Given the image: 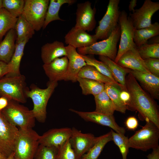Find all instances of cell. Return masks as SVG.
I'll use <instances>...</instances> for the list:
<instances>
[{
  "instance_id": "18",
  "label": "cell",
  "mask_w": 159,
  "mask_h": 159,
  "mask_svg": "<svg viewBox=\"0 0 159 159\" xmlns=\"http://www.w3.org/2000/svg\"><path fill=\"white\" fill-rule=\"evenodd\" d=\"M65 42L76 48L90 46L97 42V39L94 35H91L82 29L73 27L64 37Z\"/></svg>"
},
{
  "instance_id": "31",
  "label": "cell",
  "mask_w": 159,
  "mask_h": 159,
  "mask_svg": "<svg viewBox=\"0 0 159 159\" xmlns=\"http://www.w3.org/2000/svg\"><path fill=\"white\" fill-rule=\"evenodd\" d=\"M78 77L91 79L104 83H113L118 85L121 88L125 90L120 84H117L107 76L104 75L95 67L87 65L83 67L79 72Z\"/></svg>"
},
{
  "instance_id": "8",
  "label": "cell",
  "mask_w": 159,
  "mask_h": 159,
  "mask_svg": "<svg viewBox=\"0 0 159 159\" xmlns=\"http://www.w3.org/2000/svg\"><path fill=\"white\" fill-rule=\"evenodd\" d=\"M49 2V0H25L21 15L35 31L43 28Z\"/></svg>"
},
{
  "instance_id": "25",
  "label": "cell",
  "mask_w": 159,
  "mask_h": 159,
  "mask_svg": "<svg viewBox=\"0 0 159 159\" xmlns=\"http://www.w3.org/2000/svg\"><path fill=\"white\" fill-rule=\"evenodd\" d=\"M100 61L104 63L111 72L115 81L121 85L127 91L125 84V77L129 73V69L123 67L108 57L99 56Z\"/></svg>"
},
{
  "instance_id": "48",
  "label": "cell",
  "mask_w": 159,
  "mask_h": 159,
  "mask_svg": "<svg viewBox=\"0 0 159 159\" xmlns=\"http://www.w3.org/2000/svg\"><path fill=\"white\" fill-rule=\"evenodd\" d=\"M7 158L0 151V159H6Z\"/></svg>"
},
{
  "instance_id": "45",
  "label": "cell",
  "mask_w": 159,
  "mask_h": 159,
  "mask_svg": "<svg viewBox=\"0 0 159 159\" xmlns=\"http://www.w3.org/2000/svg\"><path fill=\"white\" fill-rule=\"evenodd\" d=\"M152 149V153L147 156L148 159H159V146Z\"/></svg>"
},
{
  "instance_id": "41",
  "label": "cell",
  "mask_w": 159,
  "mask_h": 159,
  "mask_svg": "<svg viewBox=\"0 0 159 159\" xmlns=\"http://www.w3.org/2000/svg\"><path fill=\"white\" fill-rule=\"evenodd\" d=\"M144 60L149 72L153 75L159 77V59L149 58Z\"/></svg>"
},
{
  "instance_id": "43",
  "label": "cell",
  "mask_w": 159,
  "mask_h": 159,
  "mask_svg": "<svg viewBox=\"0 0 159 159\" xmlns=\"http://www.w3.org/2000/svg\"><path fill=\"white\" fill-rule=\"evenodd\" d=\"M10 72L11 69L9 64L0 61V79L9 73Z\"/></svg>"
},
{
  "instance_id": "33",
  "label": "cell",
  "mask_w": 159,
  "mask_h": 159,
  "mask_svg": "<svg viewBox=\"0 0 159 159\" xmlns=\"http://www.w3.org/2000/svg\"><path fill=\"white\" fill-rule=\"evenodd\" d=\"M112 141V138L111 131L98 137L96 142L80 159H98L105 145Z\"/></svg>"
},
{
  "instance_id": "29",
  "label": "cell",
  "mask_w": 159,
  "mask_h": 159,
  "mask_svg": "<svg viewBox=\"0 0 159 159\" xmlns=\"http://www.w3.org/2000/svg\"><path fill=\"white\" fill-rule=\"evenodd\" d=\"M14 29L16 35V43L26 38H31L35 33L32 26L21 15L18 17Z\"/></svg>"
},
{
  "instance_id": "21",
  "label": "cell",
  "mask_w": 159,
  "mask_h": 159,
  "mask_svg": "<svg viewBox=\"0 0 159 159\" xmlns=\"http://www.w3.org/2000/svg\"><path fill=\"white\" fill-rule=\"evenodd\" d=\"M131 74L141 84L154 98H159V77L151 73H147L129 69Z\"/></svg>"
},
{
  "instance_id": "50",
  "label": "cell",
  "mask_w": 159,
  "mask_h": 159,
  "mask_svg": "<svg viewBox=\"0 0 159 159\" xmlns=\"http://www.w3.org/2000/svg\"><path fill=\"white\" fill-rule=\"evenodd\" d=\"M3 8V4H2V0H0V9Z\"/></svg>"
},
{
  "instance_id": "36",
  "label": "cell",
  "mask_w": 159,
  "mask_h": 159,
  "mask_svg": "<svg viewBox=\"0 0 159 159\" xmlns=\"http://www.w3.org/2000/svg\"><path fill=\"white\" fill-rule=\"evenodd\" d=\"M24 3V0H2L3 8L17 18L21 15Z\"/></svg>"
},
{
  "instance_id": "30",
  "label": "cell",
  "mask_w": 159,
  "mask_h": 159,
  "mask_svg": "<svg viewBox=\"0 0 159 159\" xmlns=\"http://www.w3.org/2000/svg\"><path fill=\"white\" fill-rule=\"evenodd\" d=\"M96 104L95 111L108 115H113L115 109L114 105L104 90L94 96Z\"/></svg>"
},
{
  "instance_id": "32",
  "label": "cell",
  "mask_w": 159,
  "mask_h": 159,
  "mask_svg": "<svg viewBox=\"0 0 159 159\" xmlns=\"http://www.w3.org/2000/svg\"><path fill=\"white\" fill-rule=\"evenodd\" d=\"M77 81L81 87L82 93L85 95H96L105 90V84L95 80L77 77Z\"/></svg>"
},
{
  "instance_id": "27",
  "label": "cell",
  "mask_w": 159,
  "mask_h": 159,
  "mask_svg": "<svg viewBox=\"0 0 159 159\" xmlns=\"http://www.w3.org/2000/svg\"><path fill=\"white\" fill-rule=\"evenodd\" d=\"M75 0H50L48 6L44 24L42 28L45 29L51 22L55 20L63 21L59 16V12L61 6L65 4L72 5Z\"/></svg>"
},
{
  "instance_id": "51",
  "label": "cell",
  "mask_w": 159,
  "mask_h": 159,
  "mask_svg": "<svg viewBox=\"0 0 159 159\" xmlns=\"http://www.w3.org/2000/svg\"><path fill=\"white\" fill-rule=\"evenodd\" d=\"M1 112H0V114H1Z\"/></svg>"
},
{
  "instance_id": "39",
  "label": "cell",
  "mask_w": 159,
  "mask_h": 159,
  "mask_svg": "<svg viewBox=\"0 0 159 159\" xmlns=\"http://www.w3.org/2000/svg\"><path fill=\"white\" fill-rule=\"evenodd\" d=\"M58 148L39 145L35 159H57Z\"/></svg>"
},
{
  "instance_id": "16",
  "label": "cell",
  "mask_w": 159,
  "mask_h": 159,
  "mask_svg": "<svg viewBox=\"0 0 159 159\" xmlns=\"http://www.w3.org/2000/svg\"><path fill=\"white\" fill-rule=\"evenodd\" d=\"M72 129L68 127L51 129L39 135V145L58 148L70 138Z\"/></svg>"
},
{
  "instance_id": "35",
  "label": "cell",
  "mask_w": 159,
  "mask_h": 159,
  "mask_svg": "<svg viewBox=\"0 0 159 159\" xmlns=\"http://www.w3.org/2000/svg\"><path fill=\"white\" fill-rule=\"evenodd\" d=\"M136 47L143 60L149 58L159 59V43H146Z\"/></svg>"
},
{
  "instance_id": "38",
  "label": "cell",
  "mask_w": 159,
  "mask_h": 159,
  "mask_svg": "<svg viewBox=\"0 0 159 159\" xmlns=\"http://www.w3.org/2000/svg\"><path fill=\"white\" fill-rule=\"evenodd\" d=\"M112 134V141L119 148L122 154V159H127L128 152V138L124 135L110 130Z\"/></svg>"
},
{
  "instance_id": "19",
  "label": "cell",
  "mask_w": 159,
  "mask_h": 159,
  "mask_svg": "<svg viewBox=\"0 0 159 159\" xmlns=\"http://www.w3.org/2000/svg\"><path fill=\"white\" fill-rule=\"evenodd\" d=\"M68 60L67 56L57 58L48 64H44L43 68L49 81L57 82L64 80L68 69Z\"/></svg>"
},
{
  "instance_id": "1",
  "label": "cell",
  "mask_w": 159,
  "mask_h": 159,
  "mask_svg": "<svg viewBox=\"0 0 159 159\" xmlns=\"http://www.w3.org/2000/svg\"><path fill=\"white\" fill-rule=\"evenodd\" d=\"M125 84L130 96L127 109L137 110L146 121H150L159 128V112L155 102L130 73L125 77Z\"/></svg>"
},
{
  "instance_id": "3",
  "label": "cell",
  "mask_w": 159,
  "mask_h": 159,
  "mask_svg": "<svg viewBox=\"0 0 159 159\" xmlns=\"http://www.w3.org/2000/svg\"><path fill=\"white\" fill-rule=\"evenodd\" d=\"M39 135L32 128L19 129L14 150V159H34L39 145Z\"/></svg>"
},
{
  "instance_id": "12",
  "label": "cell",
  "mask_w": 159,
  "mask_h": 159,
  "mask_svg": "<svg viewBox=\"0 0 159 159\" xmlns=\"http://www.w3.org/2000/svg\"><path fill=\"white\" fill-rule=\"evenodd\" d=\"M159 9V2L145 0L142 6L129 16L135 29H138L150 26L153 14Z\"/></svg>"
},
{
  "instance_id": "6",
  "label": "cell",
  "mask_w": 159,
  "mask_h": 159,
  "mask_svg": "<svg viewBox=\"0 0 159 159\" xmlns=\"http://www.w3.org/2000/svg\"><path fill=\"white\" fill-rule=\"evenodd\" d=\"M26 78L22 74L14 76H5L0 79V96L19 102L25 103L27 97L26 91Z\"/></svg>"
},
{
  "instance_id": "23",
  "label": "cell",
  "mask_w": 159,
  "mask_h": 159,
  "mask_svg": "<svg viewBox=\"0 0 159 159\" xmlns=\"http://www.w3.org/2000/svg\"><path fill=\"white\" fill-rule=\"evenodd\" d=\"M16 35L14 29L9 30L0 42V61L8 64L14 53Z\"/></svg>"
},
{
  "instance_id": "5",
  "label": "cell",
  "mask_w": 159,
  "mask_h": 159,
  "mask_svg": "<svg viewBox=\"0 0 159 159\" xmlns=\"http://www.w3.org/2000/svg\"><path fill=\"white\" fill-rule=\"evenodd\" d=\"M146 121L145 125L128 139L129 148L146 151L159 146V128L150 121Z\"/></svg>"
},
{
  "instance_id": "46",
  "label": "cell",
  "mask_w": 159,
  "mask_h": 159,
  "mask_svg": "<svg viewBox=\"0 0 159 159\" xmlns=\"http://www.w3.org/2000/svg\"><path fill=\"white\" fill-rule=\"evenodd\" d=\"M8 103V100L7 99L3 97H0V112L7 106Z\"/></svg>"
},
{
  "instance_id": "37",
  "label": "cell",
  "mask_w": 159,
  "mask_h": 159,
  "mask_svg": "<svg viewBox=\"0 0 159 159\" xmlns=\"http://www.w3.org/2000/svg\"><path fill=\"white\" fill-rule=\"evenodd\" d=\"M81 55L87 65L94 67L102 74L110 78L115 82L119 84L115 81L110 69L104 63L98 61L94 58L85 55Z\"/></svg>"
},
{
  "instance_id": "15",
  "label": "cell",
  "mask_w": 159,
  "mask_h": 159,
  "mask_svg": "<svg viewBox=\"0 0 159 159\" xmlns=\"http://www.w3.org/2000/svg\"><path fill=\"white\" fill-rule=\"evenodd\" d=\"M69 110L73 112L86 121H89L110 127L116 132L124 135L125 129L120 126L115 121L113 115L104 114L95 111L83 112L70 109Z\"/></svg>"
},
{
  "instance_id": "47",
  "label": "cell",
  "mask_w": 159,
  "mask_h": 159,
  "mask_svg": "<svg viewBox=\"0 0 159 159\" xmlns=\"http://www.w3.org/2000/svg\"><path fill=\"white\" fill-rule=\"evenodd\" d=\"M137 3V0H131L129 3L128 6L129 11H132V13L134 12L135 10L134 8L136 6Z\"/></svg>"
},
{
  "instance_id": "34",
  "label": "cell",
  "mask_w": 159,
  "mask_h": 159,
  "mask_svg": "<svg viewBox=\"0 0 159 159\" xmlns=\"http://www.w3.org/2000/svg\"><path fill=\"white\" fill-rule=\"evenodd\" d=\"M17 19L5 8L0 9V42L6 33L10 29H14Z\"/></svg>"
},
{
  "instance_id": "13",
  "label": "cell",
  "mask_w": 159,
  "mask_h": 159,
  "mask_svg": "<svg viewBox=\"0 0 159 159\" xmlns=\"http://www.w3.org/2000/svg\"><path fill=\"white\" fill-rule=\"evenodd\" d=\"M96 11V8H92L91 3L89 1L78 3L74 27L87 32L92 31L96 23L95 18Z\"/></svg>"
},
{
  "instance_id": "42",
  "label": "cell",
  "mask_w": 159,
  "mask_h": 159,
  "mask_svg": "<svg viewBox=\"0 0 159 159\" xmlns=\"http://www.w3.org/2000/svg\"><path fill=\"white\" fill-rule=\"evenodd\" d=\"M125 124L127 128L131 130H135L138 125L137 119L133 116L128 117L126 120Z\"/></svg>"
},
{
  "instance_id": "14",
  "label": "cell",
  "mask_w": 159,
  "mask_h": 159,
  "mask_svg": "<svg viewBox=\"0 0 159 159\" xmlns=\"http://www.w3.org/2000/svg\"><path fill=\"white\" fill-rule=\"evenodd\" d=\"M71 129L69 141L78 158L80 159L96 142L98 137L90 133H83L74 127Z\"/></svg>"
},
{
  "instance_id": "40",
  "label": "cell",
  "mask_w": 159,
  "mask_h": 159,
  "mask_svg": "<svg viewBox=\"0 0 159 159\" xmlns=\"http://www.w3.org/2000/svg\"><path fill=\"white\" fill-rule=\"evenodd\" d=\"M57 159H78L71 146L69 139L58 148Z\"/></svg>"
},
{
  "instance_id": "28",
  "label": "cell",
  "mask_w": 159,
  "mask_h": 159,
  "mask_svg": "<svg viewBox=\"0 0 159 159\" xmlns=\"http://www.w3.org/2000/svg\"><path fill=\"white\" fill-rule=\"evenodd\" d=\"M122 90L118 85L115 83L105 84V90L112 101L115 110L125 113L127 108L120 97V93Z\"/></svg>"
},
{
  "instance_id": "4",
  "label": "cell",
  "mask_w": 159,
  "mask_h": 159,
  "mask_svg": "<svg viewBox=\"0 0 159 159\" xmlns=\"http://www.w3.org/2000/svg\"><path fill=\"white\" fill-rule=\"evenodd\" d=\"M13 100H8L7 106L1 112L12 125L20 128H32L35 118L32 110Z\"/></svg>"
},
{
  "instance_id": "20",
  "label": "cell",
  "mask_w": 159,
  "mask_h": 159,
  "mask_svg": "<svg viewBox=\"0 0 159 159\" xmlns=\"http://www.w3.org/2000/svg\"><path fill=\"white\" fill-rule=\"evenodd\" d=\"M116 63L125 68L151 73L146 68L144 60L140 56L136 47L125 52Z\"/></svg>"
},
{
  "instance_id": "17",
  "label": "cell",
  "mask_w": 159,
  "mask_h": 159,
  "mask_svg": "<svg viewBox=\"0 0 159 159\" xmlns=\"http://www.w3.org/2000/svg\"><path fill=\"white\" fill-rule=\"evenodd\" d=\"M66 48L68 64L67 72L64 80L75 82L77 81L78 74L81 69L87 64L81 55L78 53L76 48L70 45L66 46Z\"/></svg>"
},
{
  "instance_id": "10",
  "label": "cell",
  "mask_w": 159,
  "mask_h": 159,
  "mask_svg": "<svg viewBox=\"0 0 159 159\" xmlns=\"http://www.w3.org/2000/svg\"><path fill=\"white\" fill-rule=\"evenodd\" d=\"M118 24L120 31V41L118 50L114 61L116 63L125 52L136 47L133 40L135 29L130 18L125 10L120 11Z\"/></svg>"
},
{
  "instance_id": "2",
  "label": "cell",
  "mask_w": 159,
  "mask_h": 159,
  "mask_svg": "<svg viewBox=\"0 0 159 159\" xmlns=\"http://www.w3.org/2000/svg\"><path fill=\"white\" fill-rule=\"evenodd\" d=\"M58 84L57 82L49 81L47 87L42 89L32 84L30 89L28 88L26 91L27 97L30 98L33 101V108L32 110L35 119L39 122L44 123L46 121L47 104Z\"/></svg>"
},
{
  "instance_id": "24",
  "label": "cell",
  "mask_w": 159,
  "mask_h": 159,
  "mask_svg": "<svg viewBox=\"0 0 159 159\" xmlns=\"http://www.w3.org/2000/svg\"><path fill=\"white\" fill-rule=\"evenodd\" d=\"M159 34V24L158 22H155L146 27L135 29L133 40L136 47H138L147 43L148 39Z\"/></svg>"
},
{
  "instance_id": "22",
  "label": "cell",
  "mask_w": 159,
  "mask_h": 159,
  "mask_svg": "<svg viewBox=\"0 0 159 159\" xmlns=\"http://www.w3.org/2000/svg\"><path fill=\"white\" fill-rule=\"evenodd\" d=\"M67 55L66 46L60 41L47 43L41 48V57L44 64H49L57 58Z\"/></svg>"
},
{
  "instance_id": "44",
  "label": "cell",
  "mask_w": 159,
  "mask_h": 159,
  "mask_svg": "<svg viewBox=\"0 0 159 159\" xmlns=\"http://www.w3.org/2000/svg\"><path fill=\"white\" fill-rule=\"evenodd\" d=\"M120 95L121 100L127 107L130 99L129 93L127 90H122L120 93Z\"/></svg>"
},
{
  "instance_id": "11",
  "label": "cell",
  "mask_w": 159,
  "mask_h": 159,
  "mask_svg": "<svg viewBox=\"0 0 159 159\" xmlns=\"http://www.w3.org/2000/svg\"><path fill=\"white\" fill-rule=\"evenodd\" d=\"M18 131L0 114V151L7 158L14 152Z\"/></svg>"
},
{
  "instance_id": "49",
  "label": "cell",
  "mask_w": 159,
  "mask_h": 159,
  "mask_svg": "<svg viewBox=\"0 0 159 159\" xmlns=\"http://www.w3.org/2000/svg\"><path fill=\"white\" fill-rule=\"evenodd\" d=\"M14 153L13 152L6 159H14Z\"/></svg>"
},
{
  "instance_id": "9",
  "label": "cell",
  "mask_w": 159,
  "mask_h": 159,
  "mask_svg": "<svg viewBox=\"0 0 159 159\" xmlns=\"http://www.w3.org/2000/svg\"><path fill=\"white\" fill-rule=\"evenodd\" d=\"M120 2V0H109L106 12L95 30L94 35L97 40L107 39L118 25Z\"/></svg>"
},
{
  "instance_id": "26",
  "label": "cell",
  "mask_w": 159,
  "mask_h": 159,
  "mask_svg": "<svg viewBox=\"0 0 159 159\" xmlns=\"http://www.w3.org/2000/svg\"><path fill=\"white\" fill-rule=\"evenodd\" d=\"M29 39L26 38L18 43H16L14 53L9 62L8 64L10 67L11 72L5 76H14L20 75V63L24 54L25 46Z\"/></svg>"
},
{
  "instance_id": "7",
  "label": "cell",
  "mask_w": 159,
  "mask_h": 159,
  "mask_svg": "<svg viewBox=\"0 0 159 159\" xmlns=\"http://www.w3.org/2000/svg\"><path fill=\"white\" fill-rule=\"evenodd\" d=\"M120 35L118 24L107 39L97 42L87 47L77 48V51L82 55L96 54L106 57L114 61L117 53V45Z\"/></svg>"
}]
</instances>
